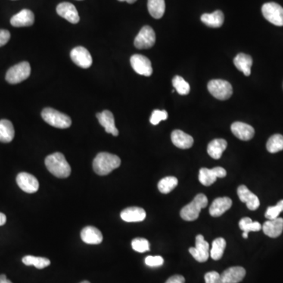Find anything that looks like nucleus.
Masks as SVG:
<instances>
[{"mask_svg":"<svg viewBox=\"0 0 283 283\" xmlns=\"http://www.w3.org/2000/svg\"><path fill=\"white\" fill-rule=\"evenodd\" d=\"M120 157L112 153L102 152L93 160V169L99 175H106L120 167Z\"/></svg>","mask_w":283,"mask_h":283,"instance_id":"f257e3e1","label":"nucleus"},{"mask_svg":"<svg viewBox=\"0 0 283 283\" xmlns=\"http://www.w3.org/2000/svg\"><path fill=\"white\" fill-rule=\"evenodd\" d=\"M45 165L47 170L57 178L65 179L70 175V165L62 153L57 152L47 156L45 159Z\"/></svg>","mask_w":283,"mask_h":283,"instance_id":"f03ea898","label":"nucleus"},{"mask_svg":"<svg viewBox=\"0 0 283 283\" xmlns=\"http://www.w3.org/2000/svg\"><path fill=\"white\" fill-rule=\"evenodd\" d=\"M208 198L205 194H198L190 204L184 206L180 211V216L186 221H194L198 218L201 209L207 206Z\"/></svg>","mask_w":283,"mask_h":283,"instance_id":"7ed1b4c3","label":"nucleus"},{"mask_svg":"<svg viewBox=\"0 0 283 283\" xmlns=\"http://www.w3.org/2000/svg\"><path fill=\"white\" fill-rule=\"evenodd\" d=\"M41 115L44 122L54 128L65 129L72 125V120L69 116L52 108L44 109Z\"/></svg>","mask_w":283,"mask_h":283,"instance_id":"20e7f679","label":"nucleus"},{"mask_svg":"<svg viewBox=\"0 0 283 283\" xmlns=\"http://www.w3.org/2000/svg\"><path fill=\"white\" fill-rule=\"evenodd\" d=\"M208 90L212 96L219 100L228 99L233 94V88L231 84L223 79H212L209 81Z\"/></svg>","mask_w":283,"mask_h":283,"instance_id":"39448f33","label":"nucleus"},{"mask_svg":"<svg viewBox=\"0 0 283 283\" xmlns=\"http://www.w3.org/2000/svg\"><path fill=\"white\" fill-rule=\"evenodd\" d=\"M31 74V66L27 62H22L10 68L7 71L6 79L7 82L16 85L28 79Z\"/></svg>","mask_w":283,"mask_h":283,"instance_id":"423d86ee","label":"nucleus"},{"mask_svg":"<svg viewBox=\"0 0 283 283\" xmlns=\"http://www.w3.org/2000/svg\"><path fill=\"white\" fill-rule=\"evenodd\" d=\"M262 14L268 22L276 26H283V8L275 3H267L262 7Z\"/></svg>","mask_w":283,"mask_h":283,"instance_id":"0eeeda50","label":"nucleus"},{"mask_svg":"<svg viewBox=\"0 0 283 283\" xmlns=\"http://www.w3.org/2000/svg\"><path fill=\"white\" fill-rule=\"evenodd\" d=\"M156 35L150 26H146L141 28L135 37L134 44L138 49H148L155 44Z\"/></svg>","mask_w":283,"mask_h":283,"instance_id":"6e6552de","label":"nucleus"},{"mask_svg":"<svg viewBox=\"0 0 283 283\" xmlns=\"http://www.w3.org/2000/svg\"><path fill=\"white\" fill-rule=\"evenodd\" d=\"M189 252L197 261L200 263L207 261L209 256V244L205 240L204 236L198 234L196 237L195 247L190 248Z\"/></svg>","mask_w":283,"mask_h":283,"instance_id":"1a4fd4ad","label":"nucleus"},{"mask_svg":"<svg viewBox=\"0 0 283 283\" xmlns=\"http://www.w3.org/2000/svg\"><path fill=\"white\" fill-rule=\"evenodd\" d=\"M227 175V171L222 167L213 168L212 169L203 168L199 171L198 179L200 184L209 187L216 182L217 178H224Z\"/></svg>","mask_w":283,"mask_h":283,"instance_id":"9d476101","label":"nucleus"},{"mask_svg":"<svg viewBox=\"0 0 283 283\" xmlns=\"http://www.w3.org/2000/svg\"><path fill=\"white\" fill-rule=\"evenodd\" d=\"M131 66L135 73L141 76H150L153 73L151 62L146 56L141 54H134L130 59Z\"/></svg>","mask_w":283,"mask_h":283,"instance_id":"9b49d317","label":"nucleus"},{"mask_svg":"<svg viewBox=\"0 0 283 283\" xmlns=\"http://www.w3.org/2000/svg\"><path fill=\"white\" fill-rule=\"evenodd\" d=\"M16 181L18 187L25 192L33 194L39 190V181L34 175L27 172L19 173Z\"/></svg>","mask_w":283,"mask_h":283,"instance_id":"f8f14e48","label":"nucleus"},{"mask_svg":"<svg viewBox=\"0 0 283 283\" xmlns=\"http://www.w3.org/2000/svg\"><path fill=\"white\" fill-rule=\"evenodd\" d=\"M72 61L83 69H88L92 65V57L89 51L84 47H75L70 53Z\"/></svg>","mask_w":283,"mask_h":283,"instance_id":"ddd939ff","label":"nucleus"},{"mask_svg":"<svg viewBox=\"0 0 283 283\" xmlns=\"http://www.w3.org/2000/svg\"><path fill=\"white\" fill-rule=\"evenodd\" d=\"M57 14L72 24H77L79 22V16L77 10L73 4L70 3H62L57 5Z\"/></svg>","mask_w":283,"mask_h":283,"instance_id":"4468645a","label":"nucleus"},{"mask_svg":"<svg viewBox=\"0 0 283 283\" xmlns=\"http://www.w3.org/2000/svg\"><path fill=\"white\" fill-rule=\"evenodd\" d=\"M246 271L242 267H232L225 270L220 275V283H238L246 276Z\"/></svg>","mask_w":283,"mask_h":283,"instance_id":"2eb2a0df","label":"nucleus"},{"mask_svg":"<svg viewBox=\"0 0 283 283\" xmlns=\"http://www.w3.org/2000/svg\"><path fill=\"white\" fill-rule=\"evenodd\" d=\"M231 132L237 138L243 141L252 139L255 135V130L250 125L243 122H234L231 125Z\"/></svg>","mask_w":283,"mask_h":283,"instance_id":"dca6fc26","label":"nucleus"},{"mask_svg":"<svg viewBox=\"0 0 283 283\" xmlns=\"http://www.w3.org/2000/svg\"><path fill=\"white\" fill-rule=\"evenodd\" d=\"M35 22V16L31 10L24 9L10 19V24L14 27L32 26Z\"/></svg>","mask_w":283,"mask_h":283,"instance_id":"f3484780","label":"nucleus"},{"mask_svg":"<svg viewBox=\"0 0 283 283\" xmlns=\"http://www.w3.org/2000/svg\"><path fill=\"white\" fill-rule=\"evenodd\" d=\"M96 116L100 125L105 128L107 133L112 134L113 136L119 135V131L115 126L114 116L111 112L104 110L102 113H97Z\"/></svg>","mask_w":283,"mask_h":283,"instance_id":"a211bd4d","label":"nucleus"},{"mask_svg":"<svg viewBox=\"0 0 283 283\" xmlns=\"http://www.w3.org/2000/svg\"><path fill=\"white\" fill-rule=\"evenodd\" d=\"M238 195L242 203H246L247 208L254 211L259 208V200L257 196L247 188L245 185L240 186L238 188Z\"/></svg>","mask_w":283,"mask_h":283,"instance_id":"6ab92c4d","label":"nucleus"},{"mask_svg":"<svg viewBox=\"0 0 283 283\" xmlns=\"http://www.w3.org/2000/svg\"><path fill=\"white\" fill-rule=\"evenodd\" d=\"M232 206V200L228 197H218L209 208V213L213 217H219L222 216L224 212L229 210Z\"/></svg>","mask_w":283,"mask_h":283,"instance_id":"aec40b11","label":"nucleus"},{"mask_svg":"<svg viewBox=\"0 0 283 283\" xmlns=\"http://www.w3.org/2000/svg\"><path fill=\"white\" fill-rule=\"evenodd\" d=\"M146 211L139 207L127 208L120 213L122 219L128 223L141 222L146 219Z\"/></svg>","mask_w":283,"mask_h":283,"instance_id":"412c9836","label":"nucleus"},{"mask_svg":"<svg viewBox=\"0 0 283 283\" xmlns=\"http://www.w3.org/2000/svg\"><path fill=\"white\" fill-rule=\"evenodd\" d=\"M81 239L89 245H98L103 241V236L98 228L88 226L84 228L80 233Z\"/></svg>","mask_w":283,"mask_h":283,"instance_id":"4be33fe9","label":"nucleus"},{"mask_svg":"<svg viewBox=\"0 0 283 283\" xmlns=\"http://www.w3.org/2000/svg\"><path fill=\"white\" fill-rule=\"evenodd\" d=\"M172 144L179 149L191 148L194 144V138L191 135L185 133L181 130H175L171 135Z\"/></svg>","mask_w":283,"mask_h":283,"instance_id":"5701e85b","label":"nucleus"},{"mask_svg":"<svg viewBox=\"0 0 283 283\" xmlns=\"http://www.w3.org/2000/svg\"><path fill=\"white\" fill-rule=\"evenodd\" d=\"M264 233L270 238H277L281 235L283 231V219L278 217L277 219L266 221L262 226Z\"/></svg>","mask_w":283,"mask_h":283,"instance_id":"b1692460","label":"nucleus"},{"mask_svg":"<svg viewBox=\"0 0 283 283\" xmlns=\"http://www.w3.org/2000/svg\"><path fill=\"white\" fill-rule=\"evenodd\" d=\"M227 147H228V143L226 140L216 138L209 143L207 147V152L211 157L218 160L222 157L223 153L226 150Z\"/></svg>","mask_w":283,"mask_h":283,"instance_id":"393cba45","label":"nucleus"},{"mask_svg":"<svg viewBox=\"0 0 283 283\" xmlns=\"http://www.w3.org/2000/svg\"><path fill=\"white\" fill-rule=\"evenodd\" d=\"M234 64L238 70L244 73L245 76H250L253 66V58L251 56L240 53L234 59Z\"/></svg>","mask_w":283,"mask_h":283,"instance_id":"a878e982","label":"nucleus"},{"mask_svg":"<svg viewBox=\"0 0 283 283\" xmlns=\"http://www.w3.org/2000/svg\"><path fill=\"white\" fill-rule=\"evenodd\" d=\"M200 20L205 25L211 28H219L224 22V15L221 10H216L212 14H204L200 17Z\"/></svg>","mask_w":283,"mask_h":283,"instance_id":"bb28decb","label":"nucleus"},{"mask_svg":"<svg viewBox=\"0 0 283 283\" xmlns=\"http://www.w3.org/2000/svg\"><path fill=\"white\" fill-rule=\"evenodd\" d=\"M14 132L13 124L8 120H0V141L4 144H8L14 139Z\"/></svg>","mask_w":283,"mask_h":283,"instance_id":"cd10ccee","label":"nucleus"},{"mask_svg":"<svg viewBox=\"0 0 283 283\" xmlns=\"http://www.w3.org/2000/svg\"><path fill=\"white\" fill-rule=\"evenodd\" d=\"M147 7H148L149 13L153 18H161L165 14V0H148Z\"/></svg>","mask_w":283,"mask_h":283,"instance_id":"c85d7f7f","label":"nucleus"},{"mask_svg":"<svg viewBox=\"0 0 283 283\" xmlns=\"http://www.w3.org/2000/svg\"><path fill=\"white\" fill-rule=\"evenodd\" d=\"M22 262L26 266L33 265L38 269H44L47 267L50 266L51 261L50 259L45 257H39V256H26L22 258Z\"/></svg>","mask_w":283,"mask_h":283,"instance_id":"c756f323","label":"nucleus"},{"mask_svg":"<svg viewBox=\"0 0 283 283\" xmlns=\"http://www.w3.org/2000/svg\"><path fill=\"white\" fill-rule=\"evenodd\" d=\"M226 246V241L223 238H216L212 241V250L210 251V256L212 259L214 260L220 259L224 255Z\"/></svg>","mask_w":283,"mask_h":283,"instance_id":"7c9ffc66","label":"nucleus"},{"mask_svg":"<svg viewBox=\"0 0 283 283\" xmlns=\"http://www.w3.org/2000/svg\"><path fill=\"white\" fill-rule=\"evenodd\" d=\"M178 185V179L175 176H167L159 181L158 190L162 194H169Z\"/></svg>","mask_w":283,"mask_h":283,"instance_id":"2f4dec72","label":"nucleus"},{"mask_svg":"<svg viewBox=\"0 0 283 283\" xmlns=\"http://www.w3.org/2000/svg\"><path fill=\"white\" fill-rule=\"evenodd\" d=\"M267 150L271 153H278L283 150V135H272L267 143Z\"/></svg>","mask_w":283,"mask_h":283,"instance_id":"473e14b6","label":"nucleus"},{"mask_svg":"<svg viewBox=\"0 0 283 283\" xmlns=\"http://www.w3.org/2000/svg\"><path fill=\"white\" fill-rule=\"evenodd\" d=\"M172 85H173L174 89L181 95H186V94H189L191 91L190 85L182 76H175L172 79Z\"/></svg>","mask_w":283,"mask_h":283,"instance_id":"72a5a7b5","label":"nucleus"},{"mask_svg":"<svg viewBox=\"0 0 283 283\" xmlns=\"http://www.w3.org/2000/svg\"><path fill=\"white\" fill-rule=\"evenodd\" d=\"M240 229L243 232L250 233V231H259L262 229L261 224L258 222H253L250 218L244 217L239 221Z\"/></svg>","mask_w":283,"mask_h":283,"instance_id":"f704fd0d","label":"nucleus"},{"mask_svg":"<svg viewBox=\"0 0 283 283\" xmlns=\"http://www.w3.org/2000/svg\"><path fill=\"white\" fill-rule=\"evenodd\" d=\"M132 247L138 253H145L150 250V243L145 238H135L132 240Z\"/></svg>","mask_w":283,"mask_h":283,"instance_id":"c9c22d12","label":"nucleus"},{"mask_svg":"<svg viewBox=\"0 0 283 283\" xmlns=\"http://www.w3.org/2000/svg\"><path fill=\"white\" fill-rule=\"evenodd\" d=\"M281 212H283V200L278 201L276 206L268 207L265 212V217L269 220L277 219Z\"/></svg>","mask_w":283,"mask_h":283,"instance_id":"e433bc0d","label":"nucleus"},{"mask_svg":"<svg viewBox=\"0 0 283 283\" xmlns=\"http://www.w3.org/2000/svg\"><path fill=\"white\" fill-rule=\"evenodd\" d=\"M168 113L166 110H153L150 116V123L153 125H157L161 120H167Z\"/></svg>","mask_w":283,"mask_h":283,"instance_id":"4c0bfd02","label":"nucleus"},{"mask_svg":"<svg viewBox=\"0 0 283 283\" xmlns=\"http://www.w3.org/2000/svg\"><path fill=\"white\" fill-rule=\"evenodd\" d=\"M145 263L147 266L152 267V268L160 267L163 265L164 259L160 256H148L145 259Z\"/></svg>","mask_w":283,"mask_h":283,"instance_id":"58836bf2","label":"nucleus"},{"mask_svg":"<svg viewBox=\"0 0 283 283\" xmlns=\"http://www.w3.org/2000/svg\"><path fill=\"white\" fill-rule=\"evenodd\" d=\"M206 283H220V275L216 271H209L205 275Z\"/></svg>","mask_w":283,"mask_h":283,"instance_id":"ea45409f","label":"nucleus"},{"mask_svg":"<svg viewBox=\"0 0 283 283\" xmlns=\"http://www.w3.org/2000/svg\"><path fill=\"white\" fill-rule=\"evenodd\" d=\"M10 39V33L8 30L0 29V47L6 45Z\"/></svg>","mask_w":283,"mask_h":283,"instance_id":"a19ab883","label":"nucleus"},{"mask_svg":"<svg viewBox=\"0 0 283 283\" xmlns=\"http://www.w3.org/2000/svg\"><path fill=\"white\" fill-rule=\"evenodd\" d=\"M165 283H185V278L182 275H173L170 277Z\"/></svg>","mask_w":283,"mask_h":283,"instance_id":"79ce46f5","label":"nucleus"},{"mask_svg":"<svg viewBox=\"0 0 283 283\" xmlns=\"http://www.w3.org/2000/svg\"><path fill=\"white\" fill-rule=\"evenodd\" d=\"M7 222V216H5V214L0 212V226H3Z\"/></svg>","mask_w":283,"mask_h":283,"instance_id":"37998d69","label":"nucleus"},{"mask_svg":"<svg viewBox=\"0 0 283 283\" xmlns=\"http://www.w3.org/2000/svg\"><path fill=\"white\" fill-rule=\"evenodd\" d=\"M0 283H12L10 280L7 279L5 275H0Z\"/></svg>","mask_w":283,"mask_h":283,"instance_id":"c03bdc74","label":"nucleus"},{"mask_svg":"<svg viewBox=\"0 0 283 283\" xmlns=\"http://www.w3.org/2000/svg\"><path fill=\"white\" fill-rule=\"evenodd\" d=\"M120 2H127L128 4H134V3L136 2L137 0H118Z\"/></svg>","mask_w":283,"mask_h":283,"instance_id":"a18cd8bd","label":"nucleus"},{"mask_svg":"<svg viewBox=\"0 0 283 283\" xmlns=\"http://www.w3.org/2000/svg\"><path fill=\"white\" fill-rule=\"evenodd\" d=\"M248 234H249V233L243 232L242 237L243 238H245V239H246V238H248Z\"/></svg>","mask_w":283,"mask_h":283,"instance_id":"49530a36","label":"nucleus"},{"mask_svg":"<svg viewBox=\"0 0 283 283\" xmlns=\"http://www.w3.org/2000/svg\"><path fill=\"white\" fill-rule=\"evenodd\" d=\"M79 283H91V282H90V281H81V282H79Z\"/></svg>","mask_w":283,"mask_h":283,"instance_id":"de8ad7c7","label":"nucleus"}]
</instances>
